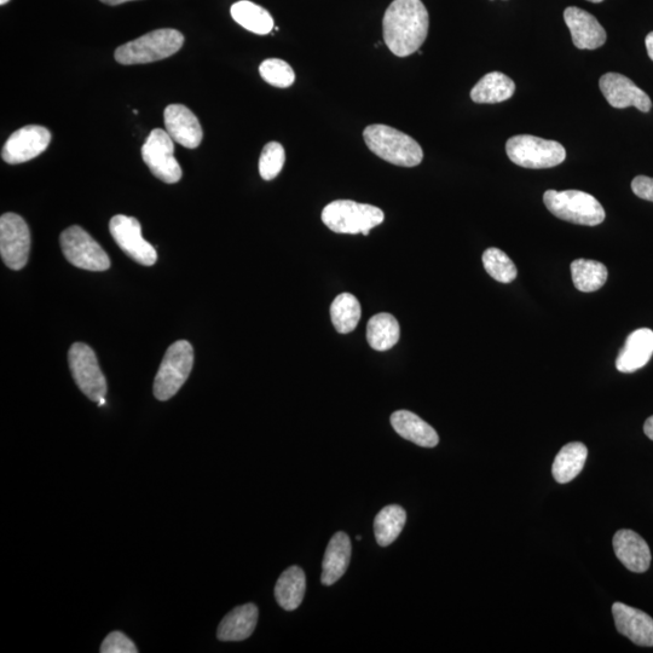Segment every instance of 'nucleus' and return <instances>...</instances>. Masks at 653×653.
I'll return each instance as SVG.
<instances>
[{
	"label": "nucleus",
	"instance_id": "nucleus-19",
	"mask_svg": "<svg viewBox=\"0 0 653 653\" xmlns=\"http://www.w3.org/2000/svg\"><path fill=\"white\" fill-rule=\"evenodd\" d=\"M653 355V331L641 328L628 335L618 354L616 368L621 373H634L646 366Z\"/></svg>",
	"mask_w": 653,
	"mask_h": 653
},
{
	"label": "nucleus",
	"instance_id": "nucleus-8",
	"mask_svg": "<svg viewBox=\"0 0 653 653\" xmlns=\"http://www.w3.org/2000/svg\"><path fill=\"white\" fill-rule=\"evenodd\" d=\"M60 241L63 254L74 267L89 271H106L111 268V259L106 251L78 225L63 231Z\"/></svg>",
	"mask_w": 653,
	"mask_h": 653
},
{
	"label": "nucleus",
	"instance_id": "nucleus-4",
	"mask_svg": "<svg viewBox=\"0 0 653 653\" xmlns=\"http://www.w3.org/2000/svg\"><path fill=\"white\" fill-rule=\"evenodd\" d=\"M384 219V212L379 207L351 200L333 201L322 211V222L338 234L368 236Z\"/></svg>",
	"mask_w": 653,
	"mask_h": 653
},
{
	"label": "nucleus",
	"instance_id": "nucleus-28",
	"mask_svg": "<svg viewBox=\"0 0 653 653\" xmlns=\"http://www.w3.org/2000/svg\"><path fill=\"white\" fill-rule=\"evenodd\" d=\"M572 281L577 290L591 293L600 290L608 281V269L595 260L576 259L571 264Z\"/></svg>",
	"mask_w": 653,
	"mask_h": 653
},
{
	"label": "nucleus",
	"instance_id": "nucleus-38",
	"mask_svg": "<svg viewBox=\"0 0 653 653\" xmlns=\"http://www.w3.org/2000/svg\"><path fill=\"white\" fill-rule=\"evenodd\" d=\"M101 2L107 5H120L126 2H132V0H101Z\"/></svg>",
	"mask_w": 653,
	"mask_h": 653
},
{
	"label": "nucleus",
	"instance_id": "nucleus-30",
	"mask_svg": "<svg viewBox=\"0 0 653 653\" xmlns=\"http://www.w3.org/2000/svg\"><path fill=\"white\" fill-rule=\"evenodd\" d=\"M361 304L350 293L340 294L331 305V319L333 326L340 334L354 332L361 320Z\"/></svg>",
	"mask_w": 653,
	"mask_h": 653
},
{
	"label": "nucleus",
	"instance_id": "nucleus-27",
	"mask_svg": "<svg viewBox=\"0 0 653 653\" xmlns=\"http://www.w3.org/2000/svg\"><path fill=\"white\" fill-rule=\"evenodd\" d=\"M230 13L235 22H238L247 31L259 34V36H265L273 31L274 19L269 11L248 2V0L235 3L230 9Z\"/></svg>",
	"mask_w": 653,
	"mask_h": 653
},
{
	"label": "nucleus",
	"instance_id": "nucleus-13",
	"mask_svg": "<svg viewBox=\"0 0 653 653\" xmlns=\"http://www.w3.org/2000/svg\"><path fill=\"white\" fill-rule=\"evenodd\" d=\"M51 142V132L39 125H28L14 132L5 142L2 158L5 163L19 165L43 154Z\"/></svg>",
	"mask_w": 653,
	"mask_h": 653
},
{
	"label": "nucleus",
	"instance_id": "nucleus-26",
	"mask_svg": "<svg viewBox=\"0 0 653 653\" xmlns=\"http://www.w3.org/2000/svg\"><path fill=\"white\" fill-rule=\"evenodd\" d=\"M401 337L400 323L395 316L378 314L372 317L367 326V340L371 348L387 351L398 343Z\"/></svg>",
	"mask_w": 653,
	"mask_h": 653
},
{
	"label": "nucleus",
	"instance_id": "nucleus-6",
	"mask_svg": "<svg viewBox=\"0 0 653 653\" xmlns=\"http://www.w3.org/2000/svg\"><path fill=\"white\" fill-rule=\"evenodd\" d=\"M194 366V349L187 340H179L167 349L154 380V396L169 401L186 383Z\"/></svg>",
	"mask_w": 653,
	"mask_h": 653
},
{
	"label": "nucleus",
	"instance_id": "nucleus-5",
	"mask_svg": "<svg viewBox=\"0 0 653 653\" xmlns=\"http://www.w3.org/2000/svg\"><path fill=\"white\" fill-rule=\"evenodd\" d=\"M548 211L563 221L595 227L605 221V210L591 194L580 190H547L543 195Z\"/></svg>",
	"mask_w": 653,
	"mask_h": 653
},
{
	"label": "nucleus",
	"instance_id": "nucleus-34",
	"mask_svg": "<svg viewBox=\"0 0 653 653\" xmlns=\"http://www.w3.org/2000/svg\"><path fill=\"white\" fill-rule=\"evenodd\" d=\"M102 653H137V647L132 640L127 638L124 633L112 632L104 639L101 650Z\"/></svg>",
	"mask_w": 653,
	"mask_h": 653
},
{
	"label": "nucleus",
	"instance_id": "nucleus-35",
	"mask_svg": "<svg viewBox=\"0 0 653 653\" xmlns=\"http://www.w3.org/2000/svg\"><path fill=\"white\" fill-rule=\"evenodd\" d=\"M632 190L638 198L653 202V178L635 177L632 182Z\"/></svg>",
	"mask_w": 653,
	"mask_h": 653
},
{
	"label": "nucleus",
	"instance_id": "nucleus-23",
	"mask_svg": "<svg viewBox=\"0 0 653 653\" xmlns=\"http://www.w3.org/2000/svg\"><path fill=\"white\" fill-rule=\"evenodd\" d=\"M516 84L506 74L491 72L479 80L471 90V98L475 103L494 104L501 103L514 95Z\"/></svg>",
	"mask_w": 653,
	"mask_h": 653
},
{
	"label": "nucleus",
	"instance_id": "nucleus-21",
	"mask_svg": "<svg viewBox=\"0 0 653 653\" xmlns=\"http://www.w3.org/2000/svg\"><path fill=\"white\" fill-rule=\"evenodd\" d=\"M351 559V541L345 533L335 534L323 558L321 581L325 586H332L342 579Z\"/></svg>",
	"mask_w": 653,
	"mask_h": 653
},
{
	"label": "nucleus",
	"instance_id": "nucleus-1",
	"mask_svg": "<svg viewBox=\"0 0 653 653\" xmlns=\"http://www.w3.org/2000/svg\"><path fill=\"white\" fill-rule=\"evenodd\" d=\"M429 26V13L421 0H394L384 15V42L398 57L413 55L425 43Z\"/></svg>",
	"mask_w": 653,
	"mask_h": 653
},
{
	"label": "nucleus",
	"instance_id": "nucleus-37",
	"mask_svg": "<svg viewBox=\"0 0 653 653\" xmlns=\"http://www.w3.org/2000/svg\"><path fill=\"white\" fill-rule=\"evenodd\" d=\"M645 44H646L647 54H649L650 59L653 61V32L647 34Z\"/></svg>",
	"mask_w": 653,
	"mask_h": 653
},
{
	"label": "nucleus",
	"instance_id": "nucleus-29",
	"mask_svg": "<svg viewBox=\"0 0 653 653\" xmlns=\"http://www.w3.org/2000/svg\"><path fill=\"white\" fill-rule=\"evenodd\" d=\"M407 513L401 506L383 508L374 520V533L381 547L390 546L400 536L406 525Z\"/></svg>",
	"mask_w": 653,
	"mask_h": 653
},
{
	"label": "nucleus",
	"instance_id": "nucleus-33",
	"mask_svg": "<svg viewBox=\"0 0 653 653\" xmlns=\"http://www.w3.org/2000/svg\"><path fill=\"white\" fill-rule=\"evenodd\" d=\"M286 153L280 143L270 142L264 147L259 159V173L264 181H271L280 175L285 165Z\"/></svg>",
	"mask_w": 653,
	"mask_h": 653
},
{
	"label": "nucleus",
	"instance_id": "nucleus-2",
	"mask_svg": "<svg viewBox=\"0 0 653 653\" xmlns=\"http://www.w3.org/2000/svg\"><path fill=\"white\" fill-rule=\"evenodd\" d=\"M364 142L372 153L387 163L415 167L424 159L423 148L414 138L386 125H371L363 131Z\"/></svg>",
	"mask_w": 653,
	"mask_h": 653
},
{
	"label": "nucleus",
	"instance_id": "nucleus-10",
	"mask_svg": "<svg viewBox=\"0 0 653 653\" xmlns=\"http://www.w3.org/2000/svg\"><path fill=\"white\" fill-rule=\"evenodd\" d=\"M167 131L155 129L150 132L142 147V158L153 175L169 184L181 181L182 169L175 158V144Z\"/></svg>",
	"mask_w": 653,
	"mask_h": 653
},
{
	"label": "nucleus",
	"instance_id": "nucleus-15",
	"mask_svg": "<svg viewBox=\"0 0 653 653\" xmlns=\"http://www.w3.org/2000/svg\"><path fill=\"white\" fill-rule=\"evenodd\" d=\"M167 134L181 146L195 149L201 144L204 132L200 121L190 109L183 104H170L164 113Z\"/></svg>",
	"mask_w": 653,
	"mask_h": 653
},
{
	"label": "nucleus",
	"instance_id": "nucleus-17",
	"mask_svg": "<svg viewBox=\"0 0 653 653\" xmlns=\"http://www.w3.org/2000/svg\"><path fill=\"white\" fill-rule=\"evenodd\" d=\"M612 615H614L618 633L627 637L635 645L653 646V618L651 616L623 603L612 605Z\"/></svg>",
	"mask_w": 653,
	"mask_h": 653
},
{
	"label": "nucleus",
	"instance_id": "nucleus-12",
	"mask_svg": "<svg viewBox=\"0 0 653 653\" xmlns=\"http://www.w3.org/2000/svg\"><path fill=\"white\" fill-rule=\"evenodd\" d=\"M109 230L121 251L138 264L152 267L158 260L155 248L143 239L141 223L136 218L114 216L109 222Z\"/></svg>",
	"mask_w": 653,
	"mask_h": 653
},
{
	"label": "nucleus",
	"instance_id": "nucleus-20",
	"mask_svg": "<svg viewBox=\"0 0 653 653\" xmlns=\"http://www.w3.org/2000/svg\"><path fill=\"white\" fill-rule=\"evenodd\" d=\"M391 425L402 438L413 442L416 446L424 448H435L439 443L438 433L432 426L426 423L420 416L398 410L391 415Z\"/></svg>",
	"mask_w": 653,
	"mask_h": 653
},
{
	"label": "nucleus",
	"instance_id": "nucleus-3",
	"mask_svg": "<svg viewBox=\"0 0 653 653\" xmlns=\"http://www.w3.org/2000/svg\"><path fill=\"white\" fill-rule=\"evenodd\" d=\"M183 44L184 37L181 32L164 28L119 46L114 57L120 65H146L175 55L182 49Z\"/></svg>",
	"mask_w": 653,
	"mask_h": 653
},
{
	"label": "nucleus",
	"instance_id": "nucleus-16",
	"mask_svg": "<svg viewBox=\"0 0 653 653\" xmlns=\"http://www.w3.org/2000/svg\"><path fill=\"white\" fill-rule=\"evenodd\" d=\"M564 20L569 27L572 42L577 49L595 50L606 42V31L592 14L576 7L564 11Z\"/></svg>",
	"mask_w": 653,
	"mask_h": 653
},
{
	"label": "nucleus",
	"instance_id": "nucleus-7",
	"mask_svg": "<svg viewBox=\"0 0 653 653\" xmlns=\"http://www.w3.org/2000/svg\"><path fill=\"white\" fill-rule=\"evenodd\" d=\"M506 152L512 163L524 169H551L566 159L562 144L530 135L510 138L506 143Z\"/></svg>",
	"mask_w": 653,
	"mask_h": 653
},
{
	"label": "nucleus",
	"instance_id": "nucleus-24",
	"mask_svg": "<svg viewBox=\"0 0 653 653\" xmlns=\"http://www.w3.org/2000/svg\"><path fill=\"white\" fill-rule=\"evenodd\" d=\"M588 449L585 444L572 442L566 444L554 459L552 475L559 484H566L580 475L585 467Z\"/></svg>",
	"mask_w": 653,
	"mask_h": 653
},
{
	"label": "nucleus",
	"instance_id": "nucleus-9",
	"mask_svg": "<svg viewBox=\"0 0 653 653\" xmlns=\"http://www.w3.org/2000/svg\"><path fill=\"white\" fill-rule=\"evenodd\" d=\"M69 368L80 391L91 401L100 402L107 395V381L90 346L77 343L68 352Z\"/></svg>",
	"mask_w": 653,
	"mask_h": 653
},
{
	"label": "nucleus",
	"instance_id": "nucleus-18",
	"mask_svg": "<svg viewBox=\"0 0 653 653\" xmlns=\"http://www.w3.org/2000/svg\"><path fill=\"white\" fill-rule=\"evenodd\" d=\"M614 551L629 571L643 574L651 565V552L647 542L633 530H618L614 536Z\"/></svg>",
	"mask_w": 653,
	"mask_h": 653
},
{
	"label": "nucleus",
	"instance_id": "nucleus-39",
	"mask_svg": "<svg viewBox=\"0 0 653 653\" xmlns=\"http://www.w3.org/2000/svg\"><path fill=\"white\" fill-rule=\"evenodd\" d=\"M588 2L598 4L604 2V0H588Z\"/></svg>",
	"mask_w": 653,
	"mask_h": 653
},
{
	"label": "nucleus",
	"instance_id": "nucleus-22",
	"mask_svg": "<svg viewBox=\"0 0 653 653\" xmlns=\"http://www.w3.org/2000/svg\"><path fill=\"white\" fill-rule=\"evenodd\" d=\"M258 608L254 604L239 606L229 612L219 624L217 637L221 641H242L251 637L258 623Z\"/></svg>",
	"mask_w": 653,
	"mask_h": 653
},
{
	"label": "nucleus",
	"instance_id": "nucleus-14",
	"mask_svg": "<svg viewBox=\"0 0 653 653\" xmlns=\"http://www.w3.org/2000/svg\"><path fill=\"white\" fill-rule=\"evenodd\" d=\"M600 90L610 106L623 109L628 107L638 108L640 112L651 111V98L646 92L639 89L631 79L618 73H606L600 78Z\"/></svg>",
	"mask_w": 653,
	"mask_h": 653
},
{
	"label": "nucleus",
	"instance_id": "nucleus-25",
	"mask_svg": "<svg viewBox=\"0 0 653 653\" xmlns=\"http://www.w3.org/2000/svg\"><path fill=\"white\" fill-rule=\"evenodd\" d=\"M306 591V577L299 566H291L280 576L275 587V597L282 609L297 610Z\"/></svg>",
	"mask_w": 653,
	"mask_h": 653
},
{
	"label": "nucleus",
	"instance_id": "nucleus-32",
	"mask_svg": "<svg viewBox=\"0 0 653 653\" xmlns=\"http://www.w3.org/2000/svg\"><path fill=\"white\" fill-rule=\"evenodd\" d=\"M260 77L275 88H290L296 82V73L287 62L280 59L265 60L259 67Z\"/></svg>",
	"mask_w": 653,
	"mask_h": 653
},
{
	"label": "nucleus",
	"instance_id": "nucleus-11",
	"mask_svg": "<svg viewBox=\"0 0 653 653\" xmlns=\"http://www.w3.org/2000/svg\"><path fill=\"white\" fill-rule=\"evenodd\" d=\"M31 251V231L25 219L16 213L0 218V254L5 265L13 270L26 267Z\"/></svg>",
	"mask_w": 653,
	"mask_h": 653
},
{
	"label": "nucleus",
	"instance_id": "nucleus-36",
	"mask_svg": "<svg viewBox=\"0 0 653 653\" xmlns=\"http://www.w3.org/2000/svg\"><path fill=\"white\" fill-rule=\"evenodd\" d=\"M644 432L645 435L653 441V415L645 421Z\"/></svg>",
	"mask_w": 653,
	"mask_h": 653
},
{
	"label": "nucleus",
	"instance_id": "nucleus-31",
	"mask_svg": "<svg viewBox=\"0 0 653 653\" xmlns=\"http://www.w3.org/2000/svg\"><path fill=\"white\" fill-rule=\"evenodd\" d=\"M483 265L494 280L510 283L516 280L518 271L512 259L499 248L491 247L483 254Z\"/></svg>",
	"mask_w": 653,
	"mask_h": 653
},
{
	"label": "nucleus",
	"instance_id": "nucleus-40",
	"mask_svg": "<svg viewBox=\"0 0 653 653\" xmlns=\"http://www.w3.org/2000/svg\"><path fill=\"white\" fill-rule=\"evenodd\" d=\"M9 2H10V0H0V5H5V4L9 3Z\"/></svg>",
	"mask_w": 653,
	"mask_h": 653
}]
</instances>
